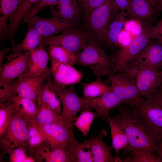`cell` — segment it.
<instances>
[{"label": "cell", "mask_w": 162, "mask_h": 162, "mask_svg": "<svg viewBox=\"0 0 162 162\" xmlns=\"http://www.w3.org/2000/svg\"><path fill=\"white\" fill-rule=\"evenodd\" d=\"M87 107L81 111L79 116L74 123L75 127L78 129L85 137L88 135L93 122L95 118L96 114Z\"/></svg>", "instance_id": "obj_33"}, {"label": "cell", "mask_w": 162, "mask_h": 162, "mask_svg": "<svg viewBox=\"0 0 162 162\" xmlns=\"http://www.w3.org/2000/svg\"><path fill=\"white\" fill-rule=\"evenodd\" d=\"M20 0H0V37L2 38L8 27L7 20L16 10Z\"/></svg>", "instance_id": "obj_32"}, {"label": "cell", "mask_w": 162, "mask_h": 162, "mask_svg": "<svg viewBox=\"0 0 162 162\" xmlns=\"http://www.w3.org/2000/svg\"><path fill=\"white\" fill-rule=\"evenodd\" d=\"M106 122L110 126L112 147L115 151L117 162H122L119 153L121 150L128 147V137L121 126L112 118L109 116Z\"/></svg>", "instance_id": "obj_27"}, {"label": "cell", "mask_w": 162, "mask_h": 162, "mask_svg": "<svg viewBox=\"0 0 162 162\" xmlns=\"http://www.w3.org/2000/svg\"><path fill=\"white\" fill-rule=\"evenodd\" d=\"M54 87L62 105L60 117L66 122L74 123L78 113L87 107L84 100L77 95L73 87Z\"/></svg>", "instance_id": "obj_11"}, {"label": "cell", "mask_w": 162, "mask_h": 162, "mask_svg": "<svg viewBox=\"0 0 162 162\" xmlns=\"http://www.w3.org/2000/svg\"><path fill=\"white\" fill-rule=\"evenodd\" d=\"M132 0H114L118 9L120 11H127Z\"/></svg>", "instance_id": "obj_44"}, {"label": "cell", "mask_w": 162, "mask_h": 162, "mask_svg": "<svg viewBox=\"0 0 162 162\" xmlns=\"http://www.w3.org/2000/svg\"><path fill=\"white\" fill-rule=\"evenodd\" d=\"M29 150L39 147L44 143L43 135L35 120L28 121Z\"/></svg>", "instance_id": "obj_36"}, {"label": "cell", "mask_w": 162, "mask_h": 162, "mask_svg": "<svg viewBox=\"0 0 162 162\" xmlns=\"http://www.w3.org/2000/svg\"><path fill=\"white\" fill-rule=\"evenodd\" d=\"M106 132L102 129L97 135L89 139L93 158V162H117L116 157L112 154V147L106 144L104 141Z\"/></svg>", "instance_id": "obj_19"}, {"label": "cell", "mask_w": 162, "mask_h": 162, "mask_svg": "<svg viewBox=\"0 0 162 162\" xmlns=\"http://www.w3.org/2000/svg\"><path fill=\"white\" fill-rule=\"evenodd\" d=\"M49 18L36 16L26 24L34 28L42 36L49 37L73 29V26L64 22L57 16Z\"/></svg>", "instance_id": "obj_15"}, {"label": "cell", "mask_w": 162, "mask_h": 162, "mask_svg": "<svg viewBox=\"0 0 162 162\" xmlns=\"http://www.w3.org/2000/svg\"><path fill=\"white\" fill-rule=\"evenodd\" d=\"M132 151V154L122 162H160V160L154 153L150 151L141 149L129 148Z\"/></svg>", "instance_id": "obj_35"}, {"label": "cell", "mask_w": 162, "mask_h": 162, "mask_svg": "<svg viewBox=\"0 0 162 162\" xmlns=\"http://www.w3.org/2000/svg\"><path fill=\"white\" fill-rule=\"evenodd\" d=\"M52 81L44 82L37 94V105H42L52 110L60 116L62 109L61 101L57 98Z\"/></svg>", "instance_id": "obj_22"}, {"label": "cell", "mask_w": 162, "mask_h": 162, "mask_svg": "<svg viewBox=\"0 0 162 162\" xmlns=\"http://www.w3.org/2000/svg\"><path fill=\"white\" fill-rule=\"evenodd\" d=\"M130 32L125 29L122 30L119 33L118 38V44L120 49L126 47L133 40Z\"/></svg>", "instance_id": "obj_42"}, {"label": "cell", "mask_w": 162, "mask_h": 162, "mask_svg": "<svg viewBox=\"0 0 162 162\" xmlns=\"http://www.w3.org/2000/svg\"><path fill=\"white\" fill-rule=\"evenodd\" d=\"M142 26L140 22L134 19L127 20L124 25L125 30L136 36L142 32Z\"/></svg>", "instance_id": "obj_41"}, {"label": "cell", "mask_w": 162, "mask_h": 162, "mask_svg": "<svg viewBox=\"0 0 162 162\" xmlns=\"http://www.w3.org/2000/svg\"><path fill=\"white\" fill-rule=\"evenodd\" d=\"M35 161L44 159L46 162H70L68 150L63 148H51L44 142L31 151Z\"/></svg>", "instance_id": "obj_24"}, {"label": "cell", "mask_w": 162, "mask_h": 162, "mask_svg": "<svg viewBox=\"0 0 162 162\" xmlns=\"http://www.w3.org/2000/svg\"><path fill=\"white\" fill-rule=\"evenodd\" d=\"M50 59L51 73L54 80L52 83L55 86L63 88L80 82L83 76L82 71L76 69L73 65Z\"/></svg>", "instance_id": "obj_14"}, {"label": "cell", "mask_w": 162, "mask_h": 162, "mask_svg": "<svg viewBox=\"0 0 162 162\" xmlns=\"http://www.w3.org/2000/svg\"><path fill=\"white\" fill-rule=\"evenodd\" d=\"M38 112L35 121L38 125L51 123L62 119L60 116L50 108L43 105H37Z\"/></svg>", "instance_id": "obj_34"}, {"label": "cell", "mask_w": 162, "mask_h": 162, "mask_svg": "<svg viewBox=\"0 0 162 162\" xmlns=\"http://www.w3.org/2000/svg\"><path fill=\"white\" fill-rule=\"evenodd\" d=\"M59 0H39L27 11L20 22L19 28L36 16L38 13L42 9L48 6L56 4Z\"/></svg>", "instance_id": "obj_38"}, {"label": "cell", "mask_w": 162, "mask_h": 162, "mask_svg": "<svg viewBox=\"0 0 162 162\" xmlns=\"http://www.w3.org/2000/svg\"><path fill=\"white\" fill-rule=\"evenodd\" d=\"M4 136L3 142L6 150L19 147L28 150V120L16 109L9 121Z\"/></svg>", "instance_id": "obj_9"}, {"label": "cell", "mask_w": 162, "mask_h": 162, "mask_svg": "<svg viewBox=\"0 0 162 162\" xmlns=\"http://www.w3.org/2000/svg\"><path fill=\"white\" fill-rule=\"evenodd\" d=\"M50 56L45 46L40 44L30 53V59L26 76H39L46 74L51 76L50 68L48 66Z\"/></svg>", "instance_id": "obj_20"}, {"label": "cell", "mask_w": 162, "mask_h": 162, "mask_svg": "<svg viewBox=\"0 0 162 162\" xmlns=\"http://www.w3.org/2000/svg\"><path fill=\"white\" fill-rule=\"evenodd\" d=\"M88 107L94 109L96 118L107 121L110 111L125 103L112 90L98 97L91 99L82 98Z\"/></svg>", "instance_id": "obj_16"}, {"label": "cell", "mask_w": 162, "mask_h": 162, "mask_svg": "<svg viewBox=\"0 0 162 162\" xmlns=\"http://www.w3.org/2000/svg\"><path fill=\"white\" fill-rule=\"evenodd\" d=\"M154 38L162 44V18L157 24L153 26Z\"/></svg>", "instance_id": "obj_43"}, {"label": "cell", "mask_w": 162, "mask_h": 162, "mask_svg": "<svg viewBox=\"0 0 162 162\" xmlns=\"http://www.w3.org/2000/svg\"><path fill=\"white\" fill-rule=\"evenodd\" d=\"M9 48H7L0 50V70H1L4 64L3 61L4 58H5V55L7 52L9 50Z\"/></svg>", "instance_id": "obj_48"}, {"label": "cell", "mask_w": 162, "mask_h": 162, "mask_svg": "<svg viewBox=\"0 0 162 162\" xmlns=\"http://www.w3.org/2000/svg\"><path fill=\"white\" fill-rule=\"evenodd\" d=\"M39 0H20L16 10L10 14L9 23L2 38L8 39L14 46L16 44L14 37L19 24L27 11Z\"/></svg>", "instance_id": "obj_21"}, {"label": "cell", "mask_w": 162, "mask_h": 162, "mask_svg": "<svg viewBox=\"0 0 162 162\" xmlns=\"http://www.w3.org/2000/svg\"><path fill=\"white\" fill-rule=\"evenodd\" d=\"M15 110V106L10 100L0 103V137L4 134L9 121Z\"/></svg>", "instance_id": "obj_37"}, {"label": "cell", "mask_w": 162, "mask_h": 162, "mask_svg": "<svg viewBox=\"0 0 162 162\" xmlns=\"http://www.w3.org/2000/svg\"><path fill=\"white\" fill-rule=\"evenodd\" d=\"M80 10L87 16L93 9L101 5L107 0H76Z\"/></svg>", "instance_id": "obj_40"}, {"label": "cell", "mask_w": 162, "mask_h": 162, "mask_svg": "<svg viewBox=\"0 0 162 162\" xmlns=\"http://www.w3.org/2000/svg\"><path fill=\"white\" fill-rule=\"evenodd\" d=\"M158 12H162V0H149Z\"/></svg>", "instance_id": "obj_46"}, {"label": "cell", "mask_w": 162, "mask_h": 162, "mask_svg": "<svg viewBox=\"0 0 162 162\" xmlns=\"http://www.w3.org/2000/svg\"><path fill=\"white\" fill-rule=\"evenodd\" d=\"M122 71L135 82L141 96L146 99L162 85V72L148 66L128 64Z\"/></svg>", "instance_id": "obj_4"}, {"label": "cell", "mask_w": 162, "mask_h": 162, "mask_svg": "<svg viewBox=\"0 0 162 162\" xmlns=\"http://www.w3.org/2000/svg\"><path fill=\"white\" fill-rule=\"evenodd\" d=\"M154 153L159 159L160 162H162V141L158 143L156 146Z\"/></svg>", "instance_id": "obj_47"}, {"label": "cell", "mask_w": 162, "mask_h": 162, "mask_svg": "<svg viewBox=\"0 0 162 162\" xmlns=\"http://www.w3.org/2000/svg\"><path fill=\"white\" fill-rule=\"evenodd\" d=\"M127 20L126 11H120L116 14L111 20L103 40L109 47L118 46V36Z\"/></svg>", "instance_id": "obj_25"}, {"label": "cell", "mask_w": 162, "mask_h": 162, "mask_svg": "<svg viewBox=\"0 0 162 162\" xmlns=\"http://www.w3.org/2000/svg\"><path fill=\"white\" fill-rule=\"evenodd\" d=\"M129 64L148 66L160 71L162 66V44L152 38L146 46Z\"/></svg>", "instance_id": "obj_18"}, {"label": "cell", "mask_w": 162, "mask_h": 162, "mask_svg": "<svg viewBox=\"0 0 162 162\" xmlns=\"http://www.w3.org/2000/svg\"><path fill=\"white\" fill-rule=\"evenodd\" d=\"M121 104L112 118L118 123L128 138V148L141 149L154 153L158 142L156 135L145 121L128 106Z\"/></svg>", "instance_id": "obj_1"}, {"label": "cell", "mask_w": 162, "mask_h": 162, "mask_svg": "<svg viewBox=\"0 0 162 162\" xmlns=\"http://www.w3.org/2000/svg\"><path fill=\"white\" fill-rule=\"evenodd\" d=\"M127 104L152 130L158 142L162 141V106L149 99L142 98Z\"/></svg>", "instance_id": "obj_7"}, {"label": "cell", "mask_w": 162, "mask_h": 162, "mask_svg": "<svg viewBox=\"0 0 162 162\" xmlns=\"http://www.w3.org/2000/svg\"><path fill=\"white\" fill-rule=\"evenodd\" d=\"M126 12L127 20H136L144 27L152 26L160 14L149 0H132Z\"/></svg>", "instance_id": "obj_17"}, {"label": "cell", "mask_w": 162, "mask_h": 162, "mask_svg": "<svg viewBox=\"0 0 162 162\" xmlns=\"http://www.w3.org/2000/svg\"><path fill=\"white\" fill-rule=\"evenodd\" d=\"M113 0H107L92 10L87 16V24L91 33L103 41L111 18L118 12Z\"/></svg>", "instance_id": "obj_8"}, {"label": "cell", "mask_w": 162, "mask_h": 162, "mask_svg": "<svg viewBox=\"0 0 162 162\" xmlns=\"http://www.w3.org/2000/svg\"><path fill=\"white\" fill-rule=\"evenodd\" d=\"M48 51L50 58L61 63L71 65L76 64V56L70 51L53 45L48 46Z\"/></svg>", "instance_id": "obj_30"}, {"label": "cell", "mask_w": 162, "mask_h": 162, "mask_svg": "<svg viewBox=\"0 0 162 162\" xmlns=\"http://www.w3.org/2000/svg\"><path fill=\"white\" fill-rule=\"evenodd\" d=\"M153 38V26L145 27L141 33L137 35L128 46L119 49L113 56L115 65L114 73L122 71Z\"/></svg>", "instance_id": "obj_6"}, {"label": "cell", "mask_w": 162, "mask_h": 162, "mask_svg": "<svg viewBox=\"0 0 162 162\" xmlns=\"http://www.w3.org/2000/svg\"><path fill=\"white\" fill-rule=\"evenodd\" d=\"M149 99L162 106V85Z\"/></svg>", "instance_id": "obj_45"}, {"label": "cell", "mask_w": 162, "mask_h": 162, "mask_svg": "<svg viewBox=\"0 0 162 162\" xmlns=\"http://www.w3.org/2000/svg\"><path fill=\"white\" fill-rule=\"evenodd\" d=\"M83 97L91 99L100 96L112 90L111 86L106 85L101 80H96L93 82L82 83Z\"/></svg>", "instance_id": "obj_31"}, {"label": "cell", "mask_w": 162, "mask_h": 162, "mask_svg": "<svg viewBox=\"0 0 162 162\" xmlns=\"http://www.w3.org/2000/svg\"><path fill=\"white\" fill-rule=\"evenodd\" d=\"M10 100L16 110L19 111L27 120L35 119L38 112L36 101L19 95L12 97Z\"/></svg>", "instance_id": "obj_29"}, {"label": "cell", "mask_w": 162, "mask_h": 162, "mask_svg": "<svg viewBox=\"0 0 162 162\" xmlns=\"http://www.w3.org/2000/svg\"><path fill=\"white\" fill-rule=\"evenodd\" d=\"M68 152L70 162H93L88 140L82 142L76 140L70 144Z\"/></svg>", "instance_id": "obj_28"}, {"label": "cell", "mask_w": 162, "mask_h": 162, "mask_svg": "<svg viewBox=\"0 0 162 162\" xmlns=\"http://www.w3.org/2000/svg\"><path fill=\"white\" fill-rule=\"evenodd\" d=\"M160 71H161L162 72V67L161 68Z\"/></svg>", "instance_id": "obj_49"}, {"label": "cell", "mask_w": 162, "mask_h": 162, "mask_svg": "<svg viewBox=\"0 0 162 162\" xmlns=\"http://www.w3.org/2000/svg\"><path fill=\"white\" fill-rule=\"evenodd\" d=\"M27 26V32L24 38L20 44L12 47L11 52L31 53L40 44L44 37L33 27Z\"/></svg>", "instance_id": "obj_26"}, {"label": "cell", "mask_w": 162, "mask_h": 162, "mask_svg": "<svg viewBox=\"0 0 162 162\" xmlns=\"http://www.w3.org/2000/svg\"><path fill=\"white\" fill-rule=\"evenodd\" d=\"M74 125L73 123L61 119L39 126L45 144L51 148H63L68 150L70 144L76 140Z\"/></svg>", "instance_id": "obj_5"}, {"label": "cell", "mask_w": 162, "mask_h": 162, "mask_svg": "<svg viewBox=\"0 0 162 162\" xmlns=\"http://www.w3.org/2000/svg\"><path fill=\"white\" fill-rule=\"evenodd\" d=\"M108 76L112 90L124 100L125 104L142 98L135 82L124 72L112 73Z\"/></svg>", "instance_id": "obj_13"}, {"label": "cell", "mask_w": 162, "mask_h": 162, "mask_svg": "<svg viewBox=\"0 0 162 162\" xmlns=\"http://www.w3.org/2000/svg\"><path fill=\"white\" fill-rule=\"evenodd\" d=\"M56 4L58 5V11L50 6L52 15L57 16L65 22L73 26L78 22L80 10L76 0H59Z\"/></svg>", "instance_id": "obj_23"}, {"label": "cell", "mask_w": 162, "mask_h": 162, "mask_svg": "<svg viewBox=\"0 0 162 162\" xmlns=\"http://www.w3.org/2000/svg\"><path fill=\"white\" fill-rule=\"evenodd\" d=\"M7 61L0 70V87L16 79L27 75L30 53L11 52L5 57Z\"/></svg>", "instance_id": "obj_10"}, {"label": "cell", "mask_w": 162, "mask_h": 162, "mask_svg": "<svg viewBox=\"0 0 162 162\" xmlns=\"http://www.w3.org/2000/svg\"><path fill=\"white\" fill-rule=\"evenodd\" d=\"M26 148L19 147L15 148L7 149L9 156L10 161L11 162H33L34 159L31 156H27Z\"/></svg>", "instance_id": "obj_39"}, {"label": "cell", "mask_w": 162, "mask_h": 162, "mask_svg": "<svg viewBox=\"0 0 162 162\" xmlns=\"http://www.w3.org/2000/svg\"><path fill=\"white\" fill-rule=\"evenodd\" d=\"M52 81L51 76L46 74L36 76H26L14 80L0 87V103L9 101L17 95L37 102L38 91L45 80Z\"/></svg>", "instance_id": "obj_3"}, {"label": "cell", "mask_w": 162, "mask_h": 162, "mask_svg": "<svg viewBox=\"0 0 162 162\" xmlns=\"http://www.w3.org/2000/svg\"><path fill=\"white\" fill-rule=\"evenodd\" d=\"M76 64L88 67L94 74L96 80L114 72L115 65L113 56L108 55L93 40H88L86 46L76 57Z\"/></svg>", "instance_id": "obj_2"}, {"label": "cell", "mask_w": 162, "mask_h": 162, "mask_svg": "<svg viewBox=\"0 0 162 162\" xmlns=\"http://www.w3.org/2000/svg\"><path fill=\"white\" fill-rule=\"evenodd\" d=\"M87 42L86 36L73 28L59 35L44 37L40 44L59 46L73 52L77 56L86 46Z\"/></svg>", "instance_id": "obj_12"}]
</instances>
